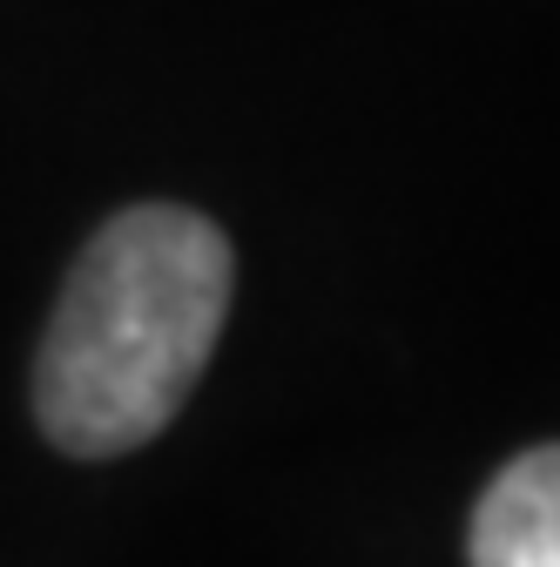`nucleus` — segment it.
<instances>
[{"label": "nucleus", "instance_id": "f257e3e1", "mask_svg": "<svg viewBox=\"0 0 560 567\" xmlns=\"http://www.w3.org/2000/svg\"><path fill=\"white\" fill-rule=\"evenodd\" d=\"M230 284V244L196 209L135 203L102 224L41 338V433L75 460L149 446L224 338Z\"/></svg>", "mask_w": 560, "mask_h": 567}, {"label": "nucleus", "instance_id": "f03ea898", "mask_svg": "<svg viewBox=\"0 0 560 567\" xmlns=\"http://www.w3.org/2000/svg\"><path fill=\"white\" fill-rule=\"evenodd\" d=\"M473 567H560V446H533L479 493Z\"/></svg>", "mask_w": 560, "mask_h": 567}]
</instances>
